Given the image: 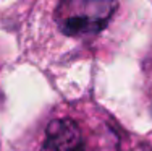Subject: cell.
I'll return each instance as SVG.
<instances>
[{
  "mask_svg": "<svg viewBox=\"0 0 152 151\" xmlns=\"http://www.w3.org/2000/svg\"><path fill=\"white\" fill-rule=\"evenodd\" d=\"M118 0H60L55 21L71 38H89L102 31L117 8Z\"/></svg>",
  "mask_w": 152,
  "mask_h": 151,
  "instance_id": "cell-1",
  "label": "cell"
},
{
  "mask_svg": "<svg viewBox=\"0 0 152 151\" xmlns=\"http://www.w3.org/2000/svg\"><path fill=\"white\" fill-rule=\"evenodd\" d=\"M39 151H89V143L75 119L60 117L45 125Z\"/></svg>",
  "mask_w": 152,
  "mask_h": 151,
  "instance_id": "cell-2",
  "label": "cell"
}]
</instances>
